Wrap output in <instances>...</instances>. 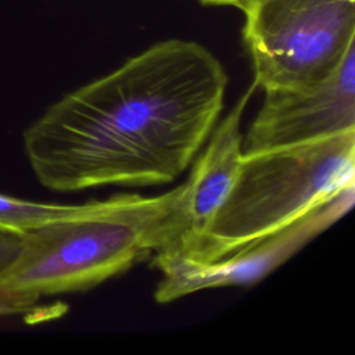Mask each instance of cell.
<instances>
[{"label": "cell", "instance_id": "cell-6", "mask_svg": "<svg viewBox=\"0 0 355 355\" xmlns=\"http://www.w3.org/2000/svg\"><path fill=\"white\" fill-rule=\"evenodd\" d=\"M355 130V46L334 72L306 89L265 90L243 153L290 147Z\"/></svg>", "mask_w": 355, "mask_h": 355}, {"label": "cell", "instance_id": "cell-8", "mask_svg": "<svg viewBox=\"0 0 355 355\" xmlns=\"http://www.w3.org/2000/svg\"><path fill=\"white\" fill-rule=\"evenodd\" d=\"M112 202L114 197L79 205H61L33 202L0 194V229L24 233L49 222L100 212Z\"/></svg>", "mask_w": 355, "mask_h": 355}, {"label": "cell", "instance_id": "cell-2", "mask_svg": "<svg viewBox=\"0 0 355 355\" xmlns=\"http://www.w3.org/2000/svg\"><path fill=\"white\" fill-rule=\"evenodd\" d=\"M182 194L183 183L154 197L119 194L100 212L24 232L0 291L33 305L43 295L93 288L151 252L173 250Z\"/></svg>", "mask_w": 355, "mask_h": 355}, {"label": "cell", "instance_id": "cell-9", "mask_svg": "<svg viewBox=\"0 0 355 355\" xmlns=\"http://www.w3.org/2000/svg\"><path fill=\"white\" fill-rule=\"evenodd\" d=\"M24 245V233L0 229V284L17 262Z\"/></svg>", "mask_w": 355, "mask_h": 355}, {"label": "cell", "instance_id": "cell-10", "mask_svg": "<svg viewBox=\"0 0 355 355\" xmlns=\"http://www.w3.org/2000/svg\"><path fill=\"white\" fill-rule=\"evenodd\" d=\"M202 4L207 6H232V7H239V4L243 0H198Z\"/></svg>", "mask_w": 355, "mask_h": 355}, {"label": "cell", "instance_id": "cell-4", "mask_svg": "<svg viewBox=\"0 0 355 355\" xmlns=\"http://www.w3.org/2000/svg\"><path fill=\"white\" fill-rule=\"evenodd\" d=\"M243 40L255 87L306 89L355 46V0H243Z\"/></svg>", "mask_w": 355, "mask_h": 355}, {"label": "cell", "instance_id": "cell-3", "mask_svg": "<svg viewBox=\"0 0 355 355\" xmlns=\"http://www.w3.org/2000/svg\"><path fill=\"white\" fill-rule=\"evenodd\" d=\"M355 186V130L243 153L237 178L189 255L211 262L254 244Z\"/></svg>", "mask_w": 355, "mask_h": 355}, {"label": "cell", "instance_id": "cell-1", "mask_svg": "<svg viewBox=\"0 0 355 355\" xmlns=\"http://www.w3.org/2000/svg\"><path fill=\"white\" fill-rule=\"evenodd\" d=\"M229 76L202 44L168 39L49 107L24 132L42 186H159L180 176L208 140Z\"/></svg>", "mask_w": 355, "mask_h": 355}, {"label": "cell", "instance_id": "cell-7", "mask_svg": "<svg viewBox=\"0 0 355 355\" xmlns=\"http://www.w3.org/2000/svg\"><path fill=\"white\" fill-rule=\"evenodd\" d=\"M255 89L251 83L227 115L214 126L205 150L197 157L183 183L175 252L189 255L193 251L237 178L243 157L241 118Z\"/></svg>", "mask_w": 355, "mask_h": 355}, {"label": "cell", "instance_id": "cell-5", "mask_svg": "<svg viewBox=\"0 0 355 355\" xmlns=\"http://www.w3.org/2000/svg\"><path fill=\"white\" fill-rule=\"evenodd\" d=\"M355 186L311 209L287 227L250 244L225 258L201 262L175 251L154 254V265L162 273L154 298L168 304L205 288L252 286L334 225L354 205Z\"/></svg>", "mask_w": 355, "mask_h": 355}]
</instances>
